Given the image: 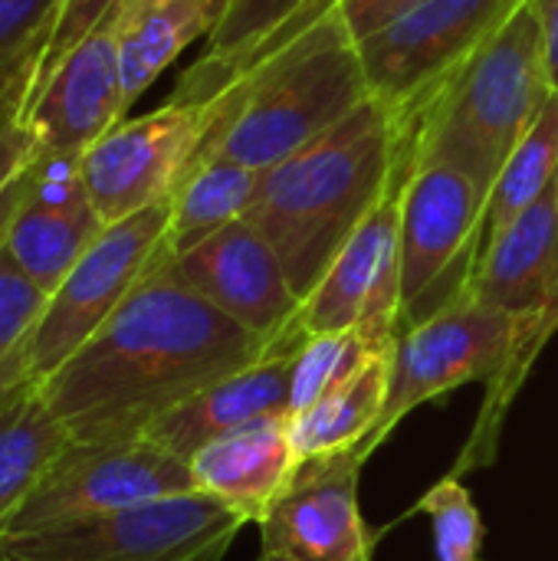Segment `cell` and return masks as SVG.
I'll use <instances>...</instances> for the list:
<instances>
[{
	"instance_id": "1",
	"label": "cell",
	"mask_w": 558,
	"mask_h": 561,
	"mask_svg": "<svg viewBox=\"0 0 558 561\" xmlns=\"http://www.w3.org/2000/svg\"><path fill=\"white\" fill-rule=\"evenodd\" d=\"M270 345L194 293L164 250L112 319L39 385V394L76 444L132 440Z\"/></svg>"
},
{
	"instance_id": "2",
	"label": "cell",
	"mask_w": 558,
	"mask_h": 561,
	"mask_svg": "<svg viewBox=\"0 0 558 561\" xmlns=\"http://www.w3.org/2000/svg\"><path fill=\"white\" fill-rule=\"evenodd\" d=\"M405 178L401 118L372 95L332 131L263 171L243 220L273 243L296 296L306 299L358 224Z\"/></svg>"
},
{
	"instance_id": "3",
	"label": "cell",
	"mask_w": 558,
	"mask_h": 561,
	"mask_svg": "<svg viewBox=\"0 0 558 561\" xmlns=\"http://www.w3.org/2000/svg\"><path fill=\"white\" fill-rule=\"evenodd\" d=\"M368 99L362 49L339 0L220 92V115L201 158H224L263 174Z\"/></svg>"
},
{
	"instance_id": "4",
	"label": "cell",
	"mask_w": 558,
	"mask_h": 561,
	"mask_svg": "<svg viewBox=\"0 0 558 561\" xmlns=\"http://www.w3.org/2000/svg\"><path fill=\"white\" fill-rule=\"evenodd\" d=\"M553 95L543 23L536 3L526 0L483 49L401 122L405 171L454 164L490 191Z\"/></svg>"
},
{
	"instance_id": "5",
	"label": "cell",
	"mask_w": 558,
	"mask_h": 561,
	"mask_svg": "<svg viewBox=\"0 0 558 561\" xmlns=\"http://www.w3.org/2000/svg\"><path fill=\"white\" fill-rule=\"evenodd\" d=\"M487 197L454 164H418L401 184V332L470 293Z\"/></svg>"
},
{
	"instance_id": "6",
	"label": "cell",
	"mask_w": 558,
	"mask_h": 561,
	"mask_svg": "<svg viewBox=\"0 0 558 561\" xmlns=\"http://www.w3.org/2000/svg\"><path fill=\"white\" fill-rule=\"evenodd\" d=\"M243 526V516L194 490L0 539V561H217Z\"/></svg>"
},
{
	"instance_id": "7",
	"label": "cell",
	"mask_w": 558,
	"mask_h": 561,
	"mask_svg": "<svg viewBox=\"0 0 558 561\" xmlns=\"http://www.w3.org/2000/svg\"><path fill=\"white\" fill-rule=\"evenodd\" d=\"M523 339V329L500 309L464 293L441 312L408 325L391 352V381L385 411L372 437L355 450L362 463L398 431V424L470 381H493L506 365L510 352Z\"/></svg>"
},
{
	"instance_id": "8",
	"label": "cell",
	"mask_w": 558,
	"mask_h": 561,
	"mask_svg": "<svg viewBox=\"0 0 558 561\" xmlns=\"http://www.w3.org/2000/svg\"><path fill=\"white\" fill-rule=\"evenodd\" d=\"M168 227L171 197L109 224L95 237V243L46 299L43 319L26 345L23 371L33 388H39L112 319V312L168 250Z\"/></svg>"
},
{
	"instance_id": "9",
	"label": "cell",
	"mask_w": 558,
	"mask_h": 561,
	"mask_svg": "<svg viewBox=\"0 0 558 561\" xmlns=\"http://www.w3.org/2000/svg\"><path fill=\"white\" fill-rule=\"evenodd\" d=\"M194 493L191 467L151 437L69 444L23 506L0 526V539L36 536L138 503Z\"/></svg>"
},
{
	"instance_id": "10",
	"label": "cell",
	"mask_w": 558,
	"mask_h": 561,
	"mask_svg": "<svg viewBox=\"0 0 558 561\" xmlns=\"http://www.w3.org/2000/svg\"><path fill=\"white\" fill-rule=\"evenodd\" d=\"M220 115L214 99H168L161 108L118 122L79 161V181L102 217L118 224L168 201L201 158Z\"/></svg>"
},
{
	"instance_id": "11",
	"label": "cell",
	"mask_w": 558,
	"mask_h": 561,
	"mask_svg": "<svg viewBox=\"0 0 558 561\" xmlns=\"http://www.w3.org/2000/svg\"><path fill=\"white\" fill-rule=\"evenodd\" d=\"M526 0H424L358 39L372 95L414 115Z\"/></svg>"
},
{
	"instance_id": "12",
	"label": "cell",
	"mask_w": 558,
	"mask_h": 561,
	"mask_svg": "<svg viewBox=\"0 0 558 561\" xmlns=\"http://www.w3.org/2000/svg\"><path fill=\"white\" fill-rule=\"evenodd\" d=\"M303 335L355 329L378 355L401 335V184L358 224L326 276L303 299Z\"/></svg>"
},
{
	"instance_id": "13",
	"label": "cell",
	"mask_w": 558,
	"mask_h": 561,
	"mask_svg": "<svg viewBox=\"0 0 558 561\" xmlns=\"http://www.w3.org/2000/svg\"><path fill=\"white\" fill-rule=\"evenodd\" d=\"M355 454L303 460L260 519V552L283 561H372L375 533L358 510Z\"/></svg>"
},
{
	"instance_id": "14",
	"label": "cell",
	"mask_w": 558,
	"mask_h": 561,
	"mask_svg": "<svg viewBox=\"0 0 558 561\" xmlns=\"http://www.w3.org/2000/svg\"><path fill=\"white\" fill-rule=\"evenodd\" d=\"M171 266L194 293L266 342L296 325L303 299L273 243L243 217L171 256Z\"/></svg>"
},
{
	"instance_id": "15",
	"label": "cell",
	"mask_w": 558,
	"mask_h": 561,
	"mask_svg": "<svg viewBox=\"0 0 558 561\" xmlns=\"http://www.w3.org/2000/svg\"><path fill=\"white\" fill-rule=\"evenodd\" d=\"M125 3V0H122ZM122 7L99 23L53 72L26 112L23 128L49 161H79L99 138L125 122L122 89Z\"/></svg>"
},
{
	"instance_id": "16",
	"label": "cell",
	"mask_w": 558,
	"mask_h": 561,
	"mask_svg": "<svg viewBox=\"0 0 558 561\" xmlns=\"http://www.w3.org/2000/svg\"><path fill=\"white\" fill-rule=\"evenodd\" d=\"M299 325L283 332L257 362L201 388L194 398L158 417L145 437L181 457L184 463L217 437H227L247 424L289 414V375L303 345Z\"/></svg>"
},
{
	"instance_id": "17",
	"label": "cell",
	"mask_w": 558,
	"mask_h": 561,
	"mask_svg": "<svg viewBox=\"0 0 558 561\" xmlns=\"http://www.w3.org/2000/svg\"><path fill=\"white\" fill-rule=\"evenodd\" d=\"M102 230L105 224L79 181L76 161H49L39 154L33 184L7 227L3 250L53 296Z\"/></svg>"
},
{
	"instance_id": "18",
	"label": "cell",
	"mask_w": 558,
	"mask_h": 561,
	"mask_svg": "<svg viewBox=\"0 0 558 561\" xmlns=\"http://www.w3.org/2000/svg\"><path fill=\"white\" fill-rule=\"evenodd\" d=\"M289 414L247 424L201 447L187 467L194 490L224 503L247 523H260L299 467Z\"/></svg>"
},
{
	"instance_id": "19",
	"label": "cell",
	"mask_w": 558,
	"mask_h": 561,
	"mask_svg": "<svg viewBox=\"0 0 558 561\" xmlns=\"http://www.w3.org/2000/svg\"><path fill=\"white\" fill-rule=\"evenodd\" d=\"M339 0H230L207 36V53L184 72L171 99H214L263 56L316 23Z\"/></svg>"
},
{
	"instance_id": "20",
	"label": "cell",
	"mask_w": 558,
	"mask_h": 561,
	"mask_svg": "<svg viewBox=\"0 0 558 561\" xmlns=\"http://www.w3.org/2000/svg\"><path fill=\"white\" fill-rule=\"evenodd\" d=\"M230 0H125L122 3V89L132 102L201 36H210Z\"/></svg>"
},
{
	"instance_id": "21",
	"label": "cell",
	"mask_w": 558,
	"mask_h": 561,
	"mask_svg": "<svg viewBox=\"0 0 558 561\" xmlns=\"http://www.w3.org/2000/svg\"><path fill=\"white\" fill-rule=\"evenodd\" d=\"M391 381V355H368L349 378L329 388L312 408L289 417L299 460L355 454L375 431Z\"/></svg>"
},
{
	"instance_id": "22",
	"label": "cell",
	"mask_w": 558,
	"mask_h": 561,
	"mask_svg": "<svg viewBox=\"0 0 558 561\" xmlns=\"http://www.w3.org/2000/svg\"><path fill=\"white\" fill-rule=\"evenodd\" d=\"M260 171L224 161V158H201L187 178L171 194V227H168V253L178 256L210 233L224 230L227 224L247 217Z\"/></svg>"
},
{
	"instance_id": "23",
	"label": "cell",
	"mask_w": 558,
	"mask_h": 561,
	"mask_svg": "<svg viewBox=\"0 0 558 561\" xmlns=\"http://www.w3.org/2000/svg\"><path fill=\"white\" fill-rule=\"evenodd\" d=\"M69 444L72 437L39 388L0 411V526L23 506Z\"/></svg>"
},
{
	"instance_id": "24",
	"label": "cell",
	"mask_w": 558,
	"mask_h": 561,
	"mask_svg": "<svg viewBox=\"0 0 558 561\" xmlns=\"http://www.w3.org/2000/svg\"><path fill=\"white\" fill-rule=\"evenodd\" d=\"M558 178V92L529 128V135L516 145L510 161L503 164L500 178L487 197V224H483V247L503 233V227L520 217L553 181Z\"/></svg>"
},
{
	"instance_id": "25",
	"label": "cell",
	"mask_w": 558,
	"mask_h": 561,
	"mask_svg": "<svg viewBox=\"0 0 558 561\" xmlns=\"http://www.w3.org/2000/svg\"><path fill=\"white\" fill-rule=\"evenodd\" d=\"M59 7L62 0H0V122L7 125H20L23 99Z\"/></svg>"
},
{
	"instance_id": "26",
	"label": "cell",
	"mask_w": 558,
	"mask_h": 561,
	"mask_svg": "<svg viewBox=\"0 0 558 561\" xmlns=\"http://www.w3.org/2000/svg\"><path fill=\"white\" fill-rule=\"evenodd\" d=\"M46 299L49 296L0 247V411L36 391L26 381L23 355L43 319Z\"/></svg>"
},
{
	"instance_id": "27",
	"label": "cell",
	"mask_w": 558,
	"mask_h": 561,
	"mask_svg": "<svg viewBox=\"0 0 558 561\" xmlns=\"http://www.w3.org/2000/svg\"><path fill=\"white\" fill-rule=\"evenodd\" d=\"M368 355H378L365 345V339L349 332H316L306 335L289 375V417L312 408L329 388H335L342 378H349Z\"/></svg>"
},
{
	"instance_id": "28",
	"label": "cell",
	"mask_w": 558,
	"mask_h": 561,
	"mask_svg": "<svg viewBox=\"0 0 558 561\" xmlns=\"http://www.w3.org/2000/svg\"><path fill=\"white\" fill-rule=\"evenodd\" d=\"M431 519L434 533V559L437 561H487L483 559V516L477 510L474 493L457 477H441L411 510Z\"/></svg>"
},
{
	"instance_id": "29",
	"label": "cell",
	"mask_w": 558,
	"mask_h": 561,
	"mask_svg": "<svg viewBox=\"0 0 558 561\" xmlns=\"http://www.w3.org/2000/svg\"><path fill=\"white\" fill-rule=\"evenodd\" d=\"M122 7V0H62L59 7V16L53 23V33H49V43L36 62V72H33V82L26 89V99H23V112H20V125L26 122V112L33 108V102L39 99L43 85L53 79V72L66 62V56L99 26L105 23L115 10Z\"/></svg>"
},
{
	"instance_id": "30",
	"label": "cell",
	"mask_w": 558,
	"mask_h": 561,
	"mask_svg": "<svg viewBox=\"0 0 558 561\" xmlns=\"http://www.w3.org/2000/svg\"><path fill=\"white\" fill-rule=\"evenodd\" d=\"M418 3L424 0H342V16L349 30L355 33V39H365Z\"/></svg>"
},
{
	"instance_id": "31",
	"label": "cell",
	"mask_w": 558,
	"mask_h": 561,
	"mask_svg": "<svg viewBox=\"0 0 558 561\" xmlns=\"http://www.w3.org/2000/svg\"><path fill=\"white\" fill-rule=\"evenodd\" d=\"M39 158V148L33 135L20 125L0 122V194L10 187L16 174H23L33 161Z\"/></svg>"
},
{
	"instance_id": "32",
	"label": "cell",
	"mask_w": 558,
	"mask_h": 561,
	"mask_svg": "<svg viewBox=\"0 0 558 561\" xmlns=\"http://www.w3.org/2000/svg\"><path fill=\"white\" fill-rule=\"evenodd\" d=\"M539 23H543V43H546V69L549 82L558 92V0H533Z\"/></svg>"
},
{
	"instance_id": "33",
	"label": "cell",
	"mask_w": 558,
	"mask_h": 561,
	"mask_svg": "<svg viewBox=\"0 0 558 561\" xmlns=\"http://www.w3.org/2000/svg\"><path fill=\"white\" fill-rule=\"evenodd\" d=\"M36 164H39V158L23 171V174H16L13 181H10V187L0 194V247H3V237H7V227H10V220H13V214H16V207H20V201H23V194L30 191V184H33V174H36Z\"/></svg>"
},
{
	"instance_id": "34",
	"label": "cell",
	"mask_w": 558,
	"mask_h": 561,
	"mask_svg": "<svg viewBox=\"0 0 558 561\" xmlns=\"http://www.w3.org/2000/svg\"><path fill=\"white\" fill-rule=\"evenodd\" d=\"M257 561H283V559H273V556H263V552H260V559Z\"/></svg>"
}]
</instances>
